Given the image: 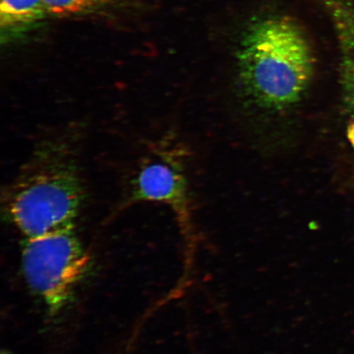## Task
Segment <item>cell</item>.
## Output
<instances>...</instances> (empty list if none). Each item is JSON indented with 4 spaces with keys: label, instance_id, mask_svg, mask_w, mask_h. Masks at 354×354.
Returning <instances> with one entry per match:
<instances>
[{
    "label": "cell",
    "instance_id": "1",
    "mask_svg": "<svg viewBox=\"0 0 354 354\" xmlns=\"http://www.w3.org/2000/svg\"><path fill=\"white\" fill-rule=\"evenodd\" d=\"M236 57L243 95L270 113L285 112L299 104L315 72L306 32L284 15L252 21L243 33Z\"/></svg>",
    "mask_w": 354,
    "mask_h": 354
},
{
    "label": "cell",
    "instance_id": "2",
    "mask_svg": "<svg viewBox=\"0 0 354 354\" xmlns=\"http://www.w3.org/2000/svg\"><path fill=\"white\" fill-rule=\"evenodd\" d=\"M85 198L76 145L65 136L41 141L3 190L8 220L26 238L74 225Z\"/></svg>",
    "mask_w": 354,
    "mask_h": 354
},
{
    "label": "cell",
    "instance_id": "3",
    "mask_svg": "<svg viewBox=\"0 0 354 354\" xmlns=\"http://www.w3.org/2000/svg\"><path fill=\"white\" fill-rule=\"evenodd\" d=\"M91 257L74 225L26 238L22 246V274L30 290L50 316L63 312L90 268Z\"/></svg>",
    "mask_w": 354,
    "mask_h": 354
},
{
    "label": "cell",
    "instance_id": "4",
    "mask_svg": "<svg viewBox=\"0 0 354 354\" xmlns=\"http://www.w3.org/2000/svg\"><path fill=\"white\" fill-rule=\"evenodd\" d=\"M183 151L167 141L152 145L131 180L130 203H163L174 212L185 236L193 231Z\"/></svg>",
    "mask_w": 354,
    "mask_h": 354
},
{
    "label": "cell",
    "instance_id": "5",
    "mask_svg": "<svg viewBox=\"0 0 354 354\" xmlns=\"http://www.w3.org/2000/svg\"><path fill=\"white\" fill-rule=\"evenodd\" d=\"M337 35L343 100L354 117V4L347 0H325Z\"/></svg>",
    "mask_w": 354,
    "mask_h": 354
},
{
    "label": "cell",
    "instance_id": "6",
    "mask_svg": "<svg viewBox=\"0 0 354 354\" xmlns=\"http://www.w3.org/2000/svg\"><path fill=\"white\" fill-rule=\"evenodd\" d=\"M46 17L44 0H1L0 28L2 41L10 42L30 32Z\"/></svg>",
    "mask_w": 354,
    "mask_h": 354
},
{
    "label": "cell",
    "instance_id": "7",
    "mask_svg": "<svg viewBox=\"0 0 354 354\" xmlns=\"http://www.w3.org/2000/svg\"><path fill=\"white\" fill-rule=\"evenodd\" d=\"M117 0H44L48 17H82L107 10Z\"/></svg>",
    "mask_w": 354,
    "mask_h": 354
},
{
    "label": "cell",
    "instance_id": "8",
    "mask_svg": "<svg viewBox=\"0 0 354 354\" xmlns=\"http://www.w3.org/2000/svg\"><path fill=\"white\" fill-rule=\"evenodd\" d=\"M348 139L354 149V123L348 128Z\"/></svg>",
    "mask_w": 354,
    "mask_h": 354
},
{
    "label": "cell",
    "instance_id": "9",
    "mask_svg": "<svg viewBox=\"0 0 354 354\" xmlns=\"http://www.w3.org/2000/svg\"><path fill=\"white\" fill-rule=\"evenodd\" d=\"M1 354H13L10 351H7V349H3Z\"/></svg>",
    "mask_w": 354,
    "mask_h": 354
}]
</instances>
